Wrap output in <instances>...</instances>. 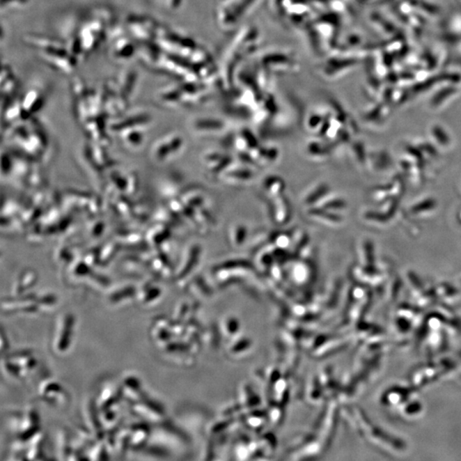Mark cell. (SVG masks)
<instances>
[{
	"instance_id": "cell-1",
	"label": "cell",
	"mask_w": 461,
	"mask_h": 461,
	"mask_svg": "<svg viewBox=\"0 0 461 461\" xmlns=\"http://www.w3.org/2000/svg\"><path fill=\"white\" fill-rule=\"evenodd\" d=\"M24 41L45 63L61 73L70 75L78 65L65 43L58 38L29 33L24 37Z\"/></svg>"
},
{
	"instance_id": "cell-2",
	"label": "cell",
	"mask_w": 461,
	"mask_h": 461,
	"mask_svg": "<svg viewBox=\"0 0 461 461\" xmlns=\"http://www.w3.org/2000/svg\"><path fill=\"white\" fill-rule=\"evenodd\" d=\"M107 38H111L109 52L115 60L126 61L134 54H137V45L134 44V39L127 33V29L124 31L123 28L111 27L109 30Z\"/></svg>"
},
{
	"instance_id": "cell-3",
	"label": "cell",
	"mask_w": 461,
	"mask_h": 461,
	"mask_svg": "<svg viewBox=\"0 0 461 461\" xmlns=\"http://www.w3.org/2000/svg\"><path fill=\"white\" fill-rule=\"evenodd\" d=\"M158 29L159 26L156 22L146 17H130L126 22V29L130 36L143 44L156 40Z\"/></svg>"
},
{
	"instance_id": "cell-4",
	"label": "cell",
	"mask_w": 461,
	"mask_h": 461,
	"mask_svg": "<svg viewBox=\"0 0 461 461\" xmlns=\"http://www.w3.org/2000/svg\"><path fill=\"white\" fill-rule=\"evenodd\" d=\"M75 320L74 315L70 313L60 317L52 343L56 353L62 354L69 350L73 340Z\"/></svg>"
},
{
	"instance_id": "cell-5",
	"label": "cell",
	"mask_w": 461,
	"mask_h": 461,
	"mask_svg": "<svg viewBox=\"0 0 461 461\" xmlns=\"http://www.w3.org/2000/svg\"><path fill=\"white\" fill-rule=\"evenodd\" d=\"M38 297L33 294L21 295L14 298L3 299L1 308L6 315L13 313H36L40 311L37 302Z\"/></svg>"
},
{
	"instance_id": "cell-6",
	"label": "cell",
	"mask_w": 461,
	"mask_h": 461,
	"mask_svg": "<svg viewBox=\"0 0 461 461\" xmlns=\"http://www.w3.org/2000/svg\"><path fill=\"white\" fill-rule=\"evenodd\" d=\"M38 394L44 403L55 407L64 405L69 399L65 389L54 380H45L41 382Z\"/></svg>"
},
{
	"instance_id": "cell-7",
	"label": "cell",
	"mask_w": 461,
	"mask_h": 461,
	"mask_svg": "<svg viewBox=\"0 0 461 461\" xmlns=\"http://www.w3.org/2000/svg\"><path fill=\"white\" fill-rule=\"evenodd\" d=\"M122 399H124L122 385L117 386L114 384H105L98 391L95 398L100 411L107 409L109 407L119 406Z\"/></svg>"
},
{
	"instance_id": "cell-8",
	"label": "cell",
	"mask_w": 461,
	"mask_h": 461,
	"mask_svg": "<svg viewBox=\"0 0 461 461\" xmlns=\"http://www.w3.org/2000/svg\"><path fill=\"white\" fill-rule=\"evenodd\" d=\"M86 421L90 432L94 435L97 441H104L105 429L101 421L100 410L97 406L95 398H90L86 406Z\"/></svg>"
},
{
	"instance_id": "cell-9",
	"label": "cell",
	"mask_w": 461,
	"mask_h": 461,
	"mask_svg": "<svg viewBox=\"0 0 461 461\" xmlns=\"http://www.w3.org/2000/svg\"><path fill=\"white\" fill-rule=\"evenodd\" d=\"M122 390L123 398L130 404L141 402L147 398L143 390L141 380L134 375H127L123 380Z\"/></svg>"
},
{
	"instance_id": "cell-10",
	"label": "cell",
	"mask_w": 461,
	"mask_h": 461,
	"mask_svg": "<svg viewBox=\"0 0 461 461\" xmlns=\"http://www.w3.org/2000/svg\"><path fill=\"white\" fill-rule=\"evenodd\" d=\"M130 429V447L135 451H141L148 444L150 439V427L146 421L134 423L128 426Z\"/></svg>"
},
{
	"instance_id": "cell-11",
	"label": "cell",
	"mask_w": 461,
	"mask_h": 461,
	"mask_svg": "<svg viewBox=\"0 0 461 461\" xmlns=\"http://www.w3.org/2000/svg\"><path fill=\"white\" fill-rule=\"evenodd\" d=\"M2 97L10 98L16 93L18 82L11 68L7 64H3L1 72Z\"/></svg>"
},
{
	"instance_id": "cell-12",
	"label": "cell",
	"mask_w": 461,
	"mask_h": 461,
	"mask_svg": "<svg viewBox=\"0 0 461 461\" xmlns=\"http://www.w3.org/2000/svg\"><path fill=\"white\" fill-rule=\"evenodd\" d=\"M42 93V90L35 88V86L30 88L21 100L22 111L28 112V114H30L36 109L39 108L42 104L44 98Z\"/></svg>"
},
{
	"instance_id": "cell-13",
	"label": "cell",
	"mask_w": 461,
	"mask_h": 461,
	"mask_svg": "<svg viewBox=\"0 0 461 461\" xmlns=\"http://www.w3.org/2000/svg\"><path fill=\"white\" fill-rule=\"evenodd\" d=\"M137 292L134 286H125L109 294L108 301L111 305H123L133 298H137Z\"/></svg>"
},
{
	"instance_id": "cell-14",
	"label": "cell",
	"mask_w": 461,
	"mask_h": 461,
	"mask_svg": "<svg viewBox=\"0 0 461 461\" xmlns=\"http://www.w3.org/2000/svg\"><path fill=\"white\" fill-rule=\"evenodd\" d=\"M157 286L151 284H147L143 286L141 290L137 292V298L139 304L143 306H151L156 304L158 298H159L161 292Z\"/></svg>"
},
{
	"instance_id": "cell-15",
	"label": "cell",
	"mask_w": 461,
	"mask_h": 461,
	"mask_svg": "<svg viewBox=\"0 0 461 461\" xmlns=\"http://www.w3.org/2000/svg\"><path fill=\"white\" fill-rule=\"evenodd\" d=\"M37 281V276L33 272H29L21 276L19 279L16 287H15V295L16 296H21L24 295L26 290L32 288L36 285Z\"/></svg>"
},
{
	"instance_id": "cell-16",
	"label": "cell",
	"mask_w": 461,
	"mask_h": 461,
	"mask_svg": "<svg viewBox=\"0 0 461 461\" xmlns=\"http://www.w3.org/2000/svg\"><path fill=\"white\" fill-rule=\"evenodd\" d=\"M29 0H1L2 11H10L24 8Z\"/></svg>"
},
{
	"instance_id": "cell-17",
	"label": "cell",
	"mask_w": 461,
	"mask_h": 461,
	"mask_svg": "<svg viewBox=\"0 0 461 461\" xmlns=\"http://www.w3.org/2000/svg\"><path fill=\"white\" fill-rule=\"evenodd\" d=\"M38 305L40 311H47V309L54 307L56 304V297L54 295L47 294L45 296L37 298Z\"/></svg>"
},
{
	"instance_id": "cell-18",
	"label": "cell",
	"mask_w": 461,
	"mask_h": 461,
	"mask_svg": "<svg viewBox=\"0 0 461 461\" xmlns=\"http://www.w3.org/2000/svg\"><path fill=\"white\" fill-rule=\"evenodd\" d=\"M9 349V343L8 340L5 337V332L2 330L1 331V351L3 353H5L6 350Z\"/></svg>"
}]
</instances>
